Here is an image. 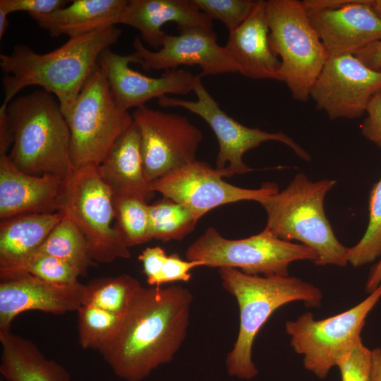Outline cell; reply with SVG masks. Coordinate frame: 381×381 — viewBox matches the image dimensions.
<instances>
[{"instance_id":"obj_1","label":"cell","mask_w":381,"mask_h":381,"mask_svg":"<svg viewBox=\"0 0 381 381\" xmlns=\"http://www.w3.org/2000/svg\"><path fill=\"white\" fill-rule=\"evenodd\" d=\"M192 302L191 292L181 286H142L118 335L99 351L114 374L142 381L171 361L186 339Z\"/></svg>"},{"instance_id":"obj_2","label":"cell","mask_w":381,"mask_h":381,"mask_svg":"<svg viewBox=\"0 0 381 381\" xmlns=\"http://www.w3.org/2000/svg\"><path fill=\"white\" fill-rule=\"evenodd\" d=\"M121 30L109 26L70 37L52 52L40 54L27 45L16 46L0 55L4 99L7 106L14 96L30 85H38L58 99L61 111L72 107L91 74L98 68L101 53L116 43Z\"/></svg>"},{"instance_id":"obj_3","label":"cell","mask_w":381,"mask_h":381,"mask_svg":"<svg viewBox=\"0 0 381 381\" xmlns=\"http://www.w3.org/2000/svg\"><path fill=\"white\" fill-rule=\"evenodd\" d=\"M223 288L234 296L239 308L237 339L226 359L231 376L250 380L258 373L253 360L255 337L272 314L293 301L319 307L322 293L315 286L295 277L247 274L231 267L219 268Z\"/></svg>"},{"instance_id":"obj_4","label":"cell","mask_w":381,"mask_h":381,"mask_svg":"<svg viewBox=\"0 0 381 381\" xmlns=\"http://www.w3.org/2000/svg\"><path fill=\"white\" fill-rule=\"evenodd\" d=\"M13 141L8 155L20 171L70 178L75 169L70 152L71 134L56 97L35 90L7 105Z\"/></svg>"},{"instance_id":"obj_5","label":"cell","mask_w":381,"mask_h":381,"mask_svg":"<svg viewBox=\"0 0 381 381\" xmlns=\"http://www.w3.org/2000/svg\"><path fill=\"white\" fill-rule=\"evenodd\" d=\"M336 183L312 181L298 173L286 188L260 202L267 214L265 228L282 240L313 249L318 255L315 265L344 267L349 262V248L337 238L324 210L325 198Z\"/></svg>"},{"instance_id":"obj_6","label":"cell","mask_w":381,"mask_h":381,"mask_svg":"<svg viewBox=\"0 0 381 381\" xmlns=\"http://www.w3.org/2000/svg\"><path fill=\"white\" fill-rule=\"evenodd\" d=\"M265 13L270 46L281 61L279 81L294 99L306 102L329 55L302 1H265Z\"/></svg>"},{"instance_id":"obj_7","label":"cell","mask_w":381,"mask_h":381,"mask_svg":"<svg viewBox=\"0 0 381 381\" xmlns=\"http://www.w3.org/2000/svg\"><path fill=\"white\" fill-rule=\"evenodd\" d=\"M64 116L70 130L71 158L75 169L98 167L133 122L132 114L118 105L99 67Z\"/></svg>"},{"instance_id":"obj_8","label":"cell","mask_w":381,"mask_h":381,"mask_svg":"<svg viewBox=\"0 0 381 381\" xmlns=\"http://www.w3.org/2000/svg\"><path fill=\"white\" fill-rule=\"evenodd\" d=\"M186 258L208 267L235 268L250 275L288 277L291 262L315 263L318 255L313 249L282 240L265 228L248 238L228 239L209 227L188 247Z\"/></svg>"},{"instance_id":"obj_9","label":"cell","mask_w":381,"mask_h":381,"mask_svg":"<svg viewBox=\"0 0 381 381\" xmlns=\"http://www.w3.org/2000/svg\"><path fill=\"white\" fill-rule=\"evenodd\" d=\"M97 167L75 169L67 179L59 212L70 219L86 238L96 263H109L131 257L129 247L116 225L114 197L100 177Z\"/></svg>"},{"instance_id":"obj_10","label":"cell","mask_w":381,"mask_h":381,"mask_svg":"<svg viewBox=\"0 0 381 381\" xmlns=\"http://www.w3.org/2000/svg\"><path fill=\"white\" fill-rule=\"evenodd\" d=\"M380 297L381 284L361 303L338 315L316 320L308 312L287 321L285 327L291 345L303 356L305 368L323 379L347 358L361 341L365 318Z\"/></svg>"},{"instance_id":"obj_11","label":"cell","mask_w":381,"mask_h":381,"mask_svg":"<svg viewBox=\"0 0 381 381\" xmlns=\"http://www.w3.org/2000/svg\"><path fill=\"white\" fill-rule=\"evenodd\" d=\"M200 77L193 91L197 100L163 96L158 99L162 107H181L201 117L214 133L219 151L216 169L222 177L230 178L253 169L243 162L244 154L266 141H278L287 145L302 159L309 162L310 155L294 140L283 132L269 133L249 128L234 120L223 111L202 83Z\"/></svg>"},{"instance_id":"obj_12","label":"cell","mask_w":381,"mask_h":381,"mask_svg":"<svg viewBox=\"0 0 381 381\" xmlns=\"http://www.w3.org/2000/svg\"><path fill=\"white\" fill-rule=\"evenodd\" d=\"M149 183L196 159L203 135L187 117L142 106L133 112Z\"/></svg>"},{"instance_id":"obj_13","label":"cell","mask_w":381,"mask_h":381,"mask_svg":"<svg viewBox=\"0 0 381 381\" xmlns=\"http://www.w3.org/2000/svg\"><path fill=\"white\" fill-rule=\"evenodd\" d=\"M222 178L208 163L195 159L150 182V189L185 205L200 219L221 205L243 200L260 203L279 191L274 183H265L258 189H248L227 183Z\"/></svg>"},{"instance_id":"obj_14","label":"cell","mask_w":381,"mask_h":381,"mask_svg":"<svg viewBox=\"0 0 381 381\" xmlns=\"http://www.w3.org/2000/svg\"><path fill=\"white\" fill-rule=\"evenodd\" d=\"M381 92V70L365 66L353 54L329 56L313 83L310 98L331 120L356 119Z\"/></svg>"},{"instance_id":"obj_15","label":"cell","mask_w":381,"mask_h":381,"mask_svg":"<svg viewBox=\"0 0 381 381\" xmlns=\"http://www.w3.org/2000/svg\"><path fill=\"white\" fill-rule=\"evenodd\" d=\"M141 60L134 52L121 55L109 48L104 50L97 65L106 78L118 105L128 111L132 107L144 106L149 100L167 94L187 95L193 91L200 74L184 69L168 70L157 78L143 75L130 68L129 64Z\"/></svg>"},{"instance_id":"obj_16","label":"cell","mask_w":381,"mask_h":381,"mask_svg":"<svg viewBox=\"0 0 381 381\" xmlns=\"http://www.w3.org/2000/svg\"><path fill=\"white\" fill-rule=\"evenodd\" d=\"M214 30L190 28L178 35L167 34L162 46L157 51L147 49L140 37L133 45L145 70H174L181 65L199 66L202 76L238 73V68L217 42Z\"/></svg>"},{"instance_id":"obj_17","label":"cell","mask_w":381,"mask_h":381,"mask_svg":"<svg viewBox=\"0 0 381 381\" xmlns=\"http://www.w3.org/2000/svg\"><path fill=\"white\" fill-rule=\"evenodd\" d=\"M371 1L352 0L334 9L307 11L329 57L354 55L381 40V18Z\"/></svg>"},{"instance_id":"obj_18","label":"cell","mask_w":381,"mask_h":381,"mask_svg":"<svg viewBox=\"0 0 381 381\" xmlns=\"http://www.w3.org/2000/svg\"><path fill=\"white\" fill-rule=\"evenodd\" d=\"M85 284L51 283L29 274L1 280L0 332L11 331L13 320L28 310L52 314L77 311Z\"/></svg>"},{"instance_id":"obj_19","label":"cell","mask_w":381,"mask_h":381,"mask_svg":"<svg viewBox=\"0 0 381 381\" xmlns=\"http://www.w3.org/2000/svg\"><path fill=\"white\" fill-rule=\"evenodd\" d=\"M68 179L20 171L7 154L0 155V218L59 212Z\"/></svg>"},{"instance_id":"obj_20","label":"cell","mask_w":381,"mask_h":381,"mask_svg":"<svg viewBox=\"0 0 381 381\" xmlns=\"http://www.w3.org/2000/svg\"><path fill=\"white\" fill-rule=\"evenodd\" d=\"M169 22L177 24L179 32L190 28L213 30V23L193 0H128L119 19L137 29L141 38L158 50L167 35L162 28Z\"/></svg>"},{"instance_id":"obj_21","label":"cell","mask_w":381,"mask_h":381,"mask_svg":"<svg viewBox=\"0 0 381 381\" xmlns=\"http://www.w3.org/2000/svg\"><path fill=\"white\" fill-rule=\"evenodd\" d=\"M265 1H255L245 21L229 32L224 49L238 73L254 79L280 80L281 61L271 50Z\"/></svg>"},{"instance_id":"obj_22","label":"cell","mask_w":381,"mask_h":381,"mask_svg":"<svg viewBox=\"0 0 381 381\" xmlns=\"http://www.w3.org/2000/svg\"><path fill=\"white\" fill-rule=\"evenodd\" d=\"M97 168L113 196L133 195L148 200L154 194L145 177L140 133L134 122Z\"/></svg>"},{"instance_id":"obj_23","label":"cell","mask_w":381,"mask_h":381,"mask_svg":"<svg viewBox=\"0 0 381 381\" xmlns=\"http://www.w3.org/2000/svg\"><path fill=\"white\" fill-rule=\"evenodd\" d=\"M63 217L61 212L30 213L1 220V280L40 248Z\"/></svg>"},{"instance_id":"obj_24","label":"cell","mask_w":381,"mask_h":381,"mask_svg":"<svg viewBox=\"0 0 381 381\" xmlns=\"http://www.w3.org/2000/svg\"><path fill=\"white\" fill-rule=\"evenodd\" d=\"M128 0H74L49 14L31 15L38 25L57 37H74L96 30L115 26Z\"/></svg>"},{"instance_id":"obj_25","label":"cell","mask_w":381,"mask_h":381,"mask_svg":"<svg viewBox=\"0 0 381 381\" xmlns=\"http://www.w3.org/2000/svg\"><path fill=\"white\" fill-rule=\"evenodd\" d=\"M0 373L7 381H70L68 371L48 359L30 340L11 331L0 332Z\"/></svg>"},{"instance_id":"obj_26","label":"cell","mask_w":381,"mask_h":381,"mask_svg":"<svg viewBox=\"0 0 381 381\" xmlns=\"http://www.w3.org/2000/svg\"><path fill=\"white\" fill-rule=\"evenodd\" d=\"M35 253L63 260L78 270L81 276L85 275L90 267L96 265L90 257L83 234L65 216Z\"/></svg>"},{"instance_id":"obj_27","label":"cell","mask_w":381,"mask_h":381,"mask_svg":"<svg viewBox=\"0 0 381 381\" xmlns=\"http://www.w3.org/2000/svg\"><path fill=\"white\" fill-rule=\"evenodd\" d=\"M142 286L128 274L92 280L84 286L82 306L125 315Z\"/></svg>"},{"instance_id":"obj_28","label":"cell","mask_w":381,"mask_h":381,"mask_svg":"<svg viewBox=\"0 0 381 381\" xmlns=\"http://www.w3.org/2000/svg\"><path fill=\"white\" fill-rule=\"evenodd\" d=\"M152 239L181 241L195 228L200 218L189 208L163 197L149 205Z\"/></svg>"},{"instance_id":"obj_29","label":"cell","mask_w":381,"mask_h":381,"mask_svg":"<svg viewBox=\"0 0 381 381\" xmlns=\"http://www.w3.org/2000/svg\"><path fill=\"white\" fill-rule=\"evenodd\" d=\"M78 313V339L84 349L100 351L118 335L124 315L90 306H81Z\"/></svg>"},{"instance_id":"obj_30","label":"cell","mask_w":381,"mask_h":381,"mask_svg":"<svg viewBox=\"0 0 381 381\" xmlns=\"http://www.w3.org/2000/svg\"><path fill=\"white\" fill-rule=\"evenodd\" d=\"M113 197L116 226L126 244L130 248L152 240L147 200L133 195Z\"/></svg>"},{"instance_id":"obj_31","label":"cell","mask_w":381,"mask_h":381,"mask_svg":"<svg viewBox=\"0 0 381 381\" xmlns=\"http://www.w3.org/2000/svg\"><path fill=\"white\" fill-rule=\"evenodd\" d=\"M369 222L361 239L349 249L348 261L353 267L369 264L381 255V178L370 192Z\"/></svg>"},{"instance_id":"obj_32","label":"cell","mask_w":381,"mask_h":381,"mask_svg":"<svg viewBox=\"0 0 381 381\" xmlns=\"http://www.w3.org/2000/svg\"><path fill=\"white\" fill-rule=\"evenodd\" d=\"M25 274L51 283L64 285L78 283V277L81 276L78 270L63 260L43 253H34L4 279Z\"/></svg>"},{"instance_id":"obj_33","label":"cell","mask_w":381,"mask_h":381,"mask_svg":"<svg viewBox=\"0 0 381 381\" xmlns=\"http://www.w3.org/2000/svg\"><path fill=\"white\" fill-rule=\"evenodd\" d=\"M198 8L211 20H217L229 32L240 26L250 15L255 1L251 0H193Z\"/></svg>"},{"instance_id":"obj_34","label":"cell","mask_w":381,"mask_h":381,"mask_svg":"<svg viewBox=\"0 0 381 381\" xmlns=\"http://www.w3.org/2000/svg\"><path fill=\"white\" fill-rule=\"evenodd\" d=\"M337 367L341 372V381H370L371 351L360 341Z\"/></svg>"},{"instance_id":"obj_35","label":"cell","mask_w":381,"mask_h":381,"mask_svg":"<svg viewBox=\"0 0 381 381\" xmlns=\"http://www.w3.org/2000/svg\"><path fill=\"white\" fill-rule=\"evenodd\" d=\"M200 266H203L200 261L184 260L176 253L168 255L157 279L156 286L174 282H188L191 279V270Z\"/></svg>"},{"instance_id":"obj_36","label":"cell","mask_w":381,"mask_h":381,"mask_svg":"<svg viewBox=\"0 0 381 381\" xmlns=\"http://www.w3.org/2000/svg\"><path fill=\"white\" fill-rule=\"evenodd\" d=\"M64 0H1L0 8L8 14L16 11H27L31 15L49 14L65 7Z\"/></svg>"},{"instance_id":"obj_37","label":"cell","mask_w":381,"mask_h":381,"mask_svg":"<svg viewBox=\"0 0 381 381\" xmlns=\"http://www.w3.org/2000/svg\"><path fill=\"white\" fill-rule=\"evenodd\" d=\"M365 114L360 126L361 134L381 149V92L373 97Z\"/></svg>"},{"instance_id":"obj_38","label":"cell","mask_w":381,"mask_h":381,"mask_svg":"<svg viewBox=\"0 0 381 381\" xmlns=\"http://www.w3.org/2000/svg\"><path fill=\"white\" fill-rule=\"evenodd\" d=\"M167 257L164 250L159 246L146 248L138 256L150 286L157 285V279Z\"/></svg>"},{"instance_id":"obj_39","label":"cell","mask_w":381,"mask_h":381,"mask_svg":"<svg viewBox=\"0 0 381 381\" xmlns=\"http://www.w3.org/2000/svg\"><path fill=\"white\" fill-rule=\"evenodd\" d=\"M13 132L7 106L1 104L0 107V155L6 154L8 147L13 144Z\"/></svg>"},{"instance_id":"obj_40","label":"cell","mask_w":381,"mask_h":381,"mask_svg":"<svg viewBox=\"0 0 381 381\" xmlns=\"http://www.w3.org/2000/svg\"><path fill=\"white\" fill-rule=\"evenodd\" d=\"M354 55L368 67L381 70V40L370 44Z\"/></svg>"},{"instance_id":"obj_41","label":"cell","mask_w":381,"mask_h":381,"mask_svg":"<svg viewBox=\"0 0 381 381\" xmlns=\"http://www.w3.org/2000/svg\"><path fill=\"white\" fill-rule=\"evenodd\" d=\"M381 284V258L379 262L375 265L369 274L365 289L368 293L371 294Z\"/></svg>"},{"instance_id":"obj_42","label":"cell","mask_w":381,"mask_h":381,"mask_svg":"<svg viewBox=\"0 0 381 381\" xmlns=\"http://www.w3.org/2000/svg\"><path fill=\"white\" fill-rule=\"evenodd\" d=\"M370 381H381V349L371 351V370Z\"/></svg>"},{"instance_id":"obj_43","label":"cell","mask_w":381,"mask_h":381,"mask_svg":"<svg viewBox=\"0 0 381 381\" xmlns=\"http://www.w3.org/2000/svg\"><path fill=\"white\" fill-rule=\"evenodd\" d=\"M8 13L0 8V39H1L9 26Z\"/></svg>"},{"instance_id":"obj_44","label":"cell","mask_w":381,"mask_h":381,"mask_svg":"<svg viewBox=\"0 0 381 381\" xmlns=\"http://www.w3.org/2000/svg\"><path fill=\"white\" fill-rule=\"evenodd\" d=\"M370 5L375 13L381 18V0H372Z\"/></svg>"}]
</instances>
